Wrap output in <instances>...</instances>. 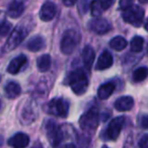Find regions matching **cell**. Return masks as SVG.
Wrapping results in <instances>:
<instances>
[{
  "label": "cell",
  "instance_id": "4fadbf2b",
  "mask_svg": "<svg viewBox=\"0 0 148 148\" xmlns=\"http://www.w3.org/2000/svg\"><path fill=\"white\" fill-rule=\"evenodd\" d=\"M113 56L110 53L108 50L103 51V53L101 54L99 60H97V70H106L108 68H110L112 65H113Z\"/></svg>",
  "mask_w": 148,
  "mask_h": 148
},
{
  "label": "cell",
  "instance_id": "83f0119b",
  "mask_svg": "<svg viewBox=\"0 0 148 148\" xmlns=\"http://www.w3.org/2000/svg\"><path fill=\"white\" fill-rule=\"evenodd\" d=\"M99 1H101V6H103V10L109 9L114 3V0H99Z\"/></svg>",
  "mask_w": 148,
  "mask_h": 148
},
{
  "label": "cell",
  "instance_id": "4dcf8cb0",
  "mask_svg": "<svg viewBox=\"0 0 148 148\" xmlns=\"http://www.w3.org/2000/svg\"><path fill=\"white\" fill-rule=\"evenodd\" d=\"M63 148H76L75 147V145L74 144H72V143H69V144H67V145H65Z\"/></svg>",
  "mask_w": 148,
  "mask_h": 148
},
{
  "label": "cell",
  "instance_id": "9a60e30c",
  "mask_svg": "<svg viewBox=\"0 0 148 148\" xmlns=\"http://www.w3.org/2000/svg\"><path fill=\"white\" fill-rule=\"evenodd\" d=\"M95 50L92 49V47H90L88 45L85 46L82 51V60H83V63H84V66L86 67L87 70H90L91 66L93 64V61H95Z\"/></svg>",
  "mask_w": 148,
  "mask_h": 148
},
{
  "label": "cell",
  "instance_id": "9c48e42d",
  "mask_svg": "<svg viewBox=\"0 0 148 148\" xmlns=\"http://www.w3.org/2000/svg\"><path fill=\"white\" fill-rule=\"evenodd\" d=\"M125 117H117L111 121L107 129V137L111 140H116L119 137L120 133L122 131V128L125 125Z\"/></svg>",
  "mask_w": 148,
  "mask_h": 148
},
{
  "label": "cell",
  "instance_id": "8992f818",
  "mask_svg": "<svg viewBox=\"0 0 148 148\" xmlns=\"http://www.w3.org/2000/svg\"><path fill=\"white\" fill-rule=\"evenodd\" d=\"M27 29L23 25H17L12 32H11L10 36H9L8 40H7L6 44H5V50L6 51H11V50L15 49L21 45V42L25 39L27 36Z\"/></svg>",
  "mask_w": 148,
  "mask_h": 148
},
{
  "label": "cell",
  "instance_id": "d590c367",
  "mask_svg": "<svg viewBox=\"0 0 148 148\" xmlns=\"http://www.w3.org/2000/svg\"><path fill=\"white\" fill-rule=\"evenodd\" d=\"M0 81H1V77H0Z\"/></svg>",
  "mask_w": 148,
  "mask_h": 148
},
{
  "label": "cell",
  "instance_id": "7c38bea8",
  "mask_svg": "<svg viewBox=\"0 0 148 148\" xmlns=\"http://www.w3.org/2000/svg\"><path fill=\"white\" fill-rule=\"evenodd\" d=\"M29 143V137L25 133H17L8 140V144L13 148H25Z\"/></svg>",
  "mask_w": 148,
  "mask_h": 148
},
{
  "label": "cell",
  "instance_id": "30bf717a",
  "mask_svg": "<svg viewBox=\"0 0 148 148\" xmlns=\"http://www.w3.org/2000/svg\"><path fill=\"white\" fill-rule=\"evenodd\" d=\"M56 15V5L51 1H46L40 10V18L43 21H50Z\"/></svg>",
  "mask_w": 148,
  "mask_h": 148
},
{
  "label": "cell",
  "instance_id": "836d02e7",
  "mask_svg": "<svg viewBox=\"0 0 148 148\" xmlns=\"http://www.w3.org/2000/svg\"><path fill=\"white\" fill-rule=\"evenodd\" d=\"M103 148H109L108 146H103Z\"/></svg>",
  "mask_w": 148,
  "mask_h": 148
},
{
  "label": "cell",
  "instance_id": "d6986e66",
  "mask_svg": "<svg viewBox=\"0 0 148 148\" xmlns=\"http://www.w3.org/2000/svg\"><path fill=\"white\" fill-rule=\"evenodd\" d=\"M27 48L31 52H38L45 48V40L42 37H34L27 42Z\"/></svg>",
  "mask_w": 148,
  "mask_h": 148
},
{
  "label": "cell",
  "instance_id": "277c9868",
  "mask_svg": "<svg viewBox=\"0 0 148 148\" xmlns=\"http://www.w3.org/2000/svg\"><path fill=\"white\" fill-rule=\"evenodd\" d=\"M99 123V114L97 109L88 110L86 113L81 116L79 120V125L80 128L84 131H93L97 128Z\"/></svg>",
  "mask_w": 148,
  "mask_h": 148
},
{
  "label": "cell",
  "instance_id": "e0dca14e",
  "mask_svg": "<svg viewBox=\"0 0 148 148\" xmlns=\"http://www.w3.org/2000/svg\"><path fill=\"white\" fill-rule=\"evenodd\" d=\"M116 88V85L113 82H107L101 84L97 90V97L99 99H107L113 95L114 90Z\"/></svg>",
  "mask_w": 148,
  "mask_h": 148
},
{
  "label": "cell",
  "instance_id": "e575fe53",
  "mask_svg": "<svg viewBox=\"0 0 148 148\" xmlns=\"http://www.w3.org/2000/svg\"><path fill=\"white\" fill-rule=\"evenodd\" d=\"M0 108H1V101H0Z\"/></svg>",
  "mask_w": 148,
  "mask_h": 148
},
{
  "label": "cell",
  "instance_id": "cb8c5ba5",
  "mask_svg": "<svg viewBox=\"0 0 148 148\" xmlns=\"http://www.w3.org/2000/svg\"><path fill=\"white\" fill-rule=\"evenodd\" d=\"M90 9H91V14H92L95 17L101 16V15L103 14V11H105L103 8V6H101L99 0H93L90 4Z\"/></svg>",
  "mask_w": 148,
  "mask_h": 148
},
{
  "label": "cell",
  "instance_id": "5b68a950",
  "mask_svg": "<svg viewBox=\"0 0 148 148\" xmlns=\"http://www.w3.org/2000/svg\"><path fill=\"white\" fill-rule=\"evenodd\" d=\"M48 113L54 116L65 118L69 112V103L63 99H53L46 107Z\"/></svg>",
  "mask_w": 148,
  "mask_h": 148
},
{
  "label": "cell",
  "instance_id": "3957f363",
  "mask_svg": "<svg viewBox=\"0 0 148 148\" xmlns=\"http://www.w3.org/2000/svg\"><path fill=\"white\" fill-rule=\"evenodd\" d=\"M144 14L145 11L142 7L138 5H132L124 10L122 17L127 23H130L134 27H140L144 19Z\"/></svg>",
  "mask_w": 148,
  "mask_h": 148
},
{
  "label": "cell",
  "instance_id": "ba28073f",
  "mask_svg": "<svg viewBox=\"0 0 148 148\" xmlns=\"http://www.w3.org/2000/svg\"><path fill=\"white\" fill-rule=\"evenodd\" d=\"M113 27L109 21L101 17H95L89 23V29L97 35H105L112 31Z\"/></svg>",
  "mask_w": 148,
  "mask_h": 148
},
{
  "label": "cell",
  "instance_id": "8fae6325",
  "mask_svg": "<svg viewBox=\"0 0 148 148\" xmlns=\"http://www.w3.org/2000/svg\"><path fill=\"white\" fill-rule=\"evenodd\" d=\"M27 63V58L25 55L21 54L18 55L17 57H15L14 59H12L10 61V63L8 64V67H7V72H9L10 74H17Z\"/></svg>",
  "mask_w": 148,
  "mask_h": 148
},
{
  "label": "cell",
  "instance_id": "ac0fdd59",
  "mask_svg": "<svg viewBox=\"0 0 148 148\" xmlns=\"http://www.w3.org/2000/svg\"><path fill=\"white\" fill-rule=\"evenodd\" d=\"M4 90H5V95H6V97L8 99H15L21 92V88L19 86V84L14 82V81H10V82L7 83Z\"/></svg>",
  "mask_w": 148,
  "mask_h": 148
},
{
  "label": "cell",
  "instance_id": "f546056e",
  "mask_svg": "<svg viewBox=\"0 0 148 148\" xmlns=\"http://www.w3.org/2000/svg\"><path fill=\"white\" fill-rule=\"evenodd\" d=\"M141 125L144 129H147L148 128V118L147 116H143L142 117V120H141Z\"/></svg>",
  "mask_w": 148,
  "mask_h": 148
},
{
  "label": "cell",
  "instance_id": "44dd1931",
  "mask_svg": "<svg viewBox=\"0 0 148 148\" xmlns=\"http://www.w3.org/2000/svg\"><path fill=\"white\" fill-rule=\"evenodd\" d=\"M110 47L116 51H122L127 47V41L123 37H115L110 42Z\"/></svg>",
  "mask_w": 148,
  "mask_h": 148
},
{
  "label": "cell",
  "instance_id": "d6a6232c",
  "mask_svg": "<svg viewBox=\"0 0 148 148\" xmlns=\"http://www.w3.org/2000/svg\"><path fill=\"white\" fill-rule=\"evenodd\" d=\"M33 148H42V147H41V146H34Z\"/></svg>",
  "mask_w": 148,
  "mask_h": 148
},
{
  "label": "cell",
  "instance_id": "4316f807",
  "mask_svg": "<svg viewBox=\"0 0 148 148\" xmlns=\"http://www.w3.org/2000/svg\"><path fill=\"white\" fill-rule=\"evenodd\" d=\"M139 147L140 148H148V135L145 134L139 141Z\"/></svg>",
  "mask_w": 148,
  "mask_h": 148
},
{
  "label": "cell",
  "instance_id": "ffe728a7",
  "mask_svg": "<svg viewBox=\"0 0 148 148\" xmlns=\"http://www.w3.org/2000/svg\"><path fill=\"white\" fill-rule=\"evenodd\" d=\"M52 64L51 56L48 55V54H44V55L40 56L37 60V65L38 69L41 72H47L50 70Z\"/></svg>",
  "mask_w": 148,
  "mask_h": 148
},
{
  "label": "cell",
  "instance_id": "7a4b0ae2",
  "mask_svg": "<svg viewBox=\"0 0 148 148\" xmlns=\"http://www.w3.org/2000/svg\"><path fill=\"white\" fill-rule=\"evenodd\" d=\"M79 41H80V36L76 31H74V29L66 31L61 40V43H60L61 52L65 55L72 54L75 47L78 45Z\"/></svg>",
  "mask_w": 148,
  "mask_h": 148
},
{
  "label": "cell",
  "instance_id": "7402d4cb",
  "mask_svg": "<svg viewBox=\"0 0 148 148\" xmlns=\"http://www.w3.org/2000/svg\"><path fill=\"white\" fill-rule=\"evenodd\" d=\"M144 46V39L142 37H139V36H136L133 39L131 40V43H130V47H131V50L133 52H141L142 49H143Z\"/></svg>",
  "mask_w": 148,
  "mask_h": 148
},
{
  "label": "cell",
  "instance_id": "2e32d148",
  "mask_svg": "<svg viewBox=\"0 0 148 148\" xmlns=\"http://www.w3.org/2000/svg\"><path fill=\"white\" fill-rule=\"evenodd\" d=\"M25 11V5L23 2L19 1H13L9 4L8 9H7V14L12 18H17L19 17Z\"/></svg>",
  "mask_w": 148,
  "mask_h": 148
},
{
  "label": "cell",
  "instance_id": "d4e9b609",
  "mask_svg": "<svg viewBox=\"0 0 148 148\" xmlns=\"http://www.w3.org/2000/svg\"><path fill=\"white\" fill-rule=\"evenodd\" d=\"M11 29V23L8 21H3L1 25H0V36H6L9 34Z\"/></svg>",
  "mask_w": 148,
  "mask_h": 148
},
{
  "label": "cell",
  "instance_id": "6da1fadb",
  "mask_svg": "<svg viewBox=\"0 0 148 148\" xmlns=\"http://www.w3.org/2000/svg\"><path fill=\"white\" fill-rule=\"evenodd\" d=\"M68 84L75 95H81L85 93L88 87V79L82 69H76L71 72L68 77Z\"/></svg>",
  "mask_w": 148,
  "mask_h": 148
},
{
  "label": "cell",
  "instance_id": "52a82bcc",
  "mask_svg": "<svg viewBox=\"0 0 148 148\" xmlns=\"http://www.w3.org/2000/svg\"><path fill=\"white\" fill-rule=\"evenodd\" d=\"M46 131L50 143L53 145V147H57L63 140V133L61 129L54 121H49L46 125Z\"/></svg>",
  "mask_w": 148,
  "mask_h": 148
},
{
  "label": "cell",
  "instance_id": "484cf974",
  "mask_svg": "<svg viewBox=\"0 0 148 148\" xmlns=\"http://www.w3.org/2000/svg\"><path fill=\"white\" fill-rule=\"evenodd\" d=\"M133 2H134V0H120V2H119L120 8L125 10V9H127L128 7L132 6V5H133Z\"/></svg>",
  "mask_w": 148,
  "mask_h": 148
},
{
  "label": "cell",
  "instance_id": "1f68e13d",
  "mask_svg": "<svg viewBox=\"0 0 148 148\" xmlns=\"http://www.w3.org/2000/svg\"><path fill=\"white\" fill-rule=\"evenodd\" d=\"M139 1H140L141 3H147L148 0H139Z\"/></svg>",
  "mask_w": 148,
  "mask_h": 148
},
{
  "label": "cell",
  "instance_id": "f1b7e54d",
  "mask_svg": "<svg viewBox=\"0 0 148 148\" xmlns=\"http://www.w3.org/2000/svg\"><path fill=\"white\" fill-rule=\"evenodd\" d=\"M76 2H77V0H63L64 5H65V6H68V7L73 6Z\"/></svg>",
  "mask_w": 148,
  "mask_h": 148
},
{
  "label": "cell",
  "instance_id": "5bb4252c",
  "mask_svg": "<svg viewBox=\"0 0 148 148\" xmlns=\"http://www.w3.org/2000/svg\"><path fill=\"white\" fill-rule=\"evenodd\" d=\"M134 99L132 97H121L115 101V109L119 112H127L133 108Z\"/></svg>",
  "mask_w": 148,
  "mask_h": 148
},
{
  "label": "cell",
  "instance_id": "603a6c76",
  "mask_svg": "<svg viewBox=\"0 0 148 148\" xmlns=\"http://www.w3.org/2000/svg\"><path fill=\"white\" fill-rule=\"evenodd\" d=\"M148 70L146 67H140L138 69H136L133 73V80L135 82H140V81H143L144 79L147 77Z\"/></svg>",
  "mask_w": 148,
  "mask_h": 148
}]
</instances>
